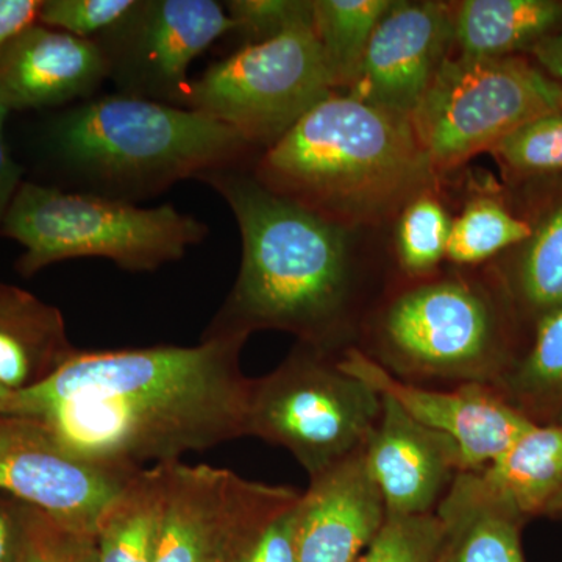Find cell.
Wrapping results in <instances>:
<instances>
[{"mask_svg": "<svg viewBox=\"0 0 562 562\" xmlns=\"http://www.w3.org/2000/svg\"><path fill=\"white\" fill-rule=\"evenodd\" d=\"M247 339L198 346L76 350L46 380L14 392L0 414L38 422L83 460L138 472L246 436Z\"/></svg>", "mask_w": 562, "mask_h": 562, "instance_id": "cell-1", "label": "cell"}, {"mask_svg": "<svg viewBox=\"0 0 562 562\" xmlns=\"http://www.w3.org/2000/svg\"><path fill=\"white\" fill-rule=\"evenodd\" d=\"M201 181L231 206L243 239L241 269L202 338L277 330L330 353L353 347L358 286L350 231L238 168Z\"/></svg>", "mask_w": 562, "mask_h": 562, "instance_id": "cell-2", "label": "cell"}, {"mask_svg": "<svg viewBox=\"0 0 562 562\" xmlns=\"http://www.w3.org/2000/svg\"><path fill=\"white\" fill-rule=\"evenodd\" d=\"M254 176L350 232L397 217L439 179L409 117L338 92L262 151Z\"/></svg>", "mask_w": 562, "mask_h": 562, "instance_id": "cell-3", "label": "cell"}, {"mask_svg": "<svg viewBox=\"0 0 562 562\" xmlns=\"http://www.w3.org/2000/svg\"><path fill=\"white\" fill-rule=\"evenodd\" d=\"M47 147L74 191L131 203L238 168L254 149L199 111L124 94L63 111L47 128Z\"/></svg>", "mask_w": 562, "mask_h": 562, "instance_id": "cell-4", "label": "cell"}, {"mask_svg": "<svg viewBox=\"0 0 562 562\" xmlns=\"http://www.w3.org/2000/svg\"><path fill=\"white\" fill-rule=\"evenodd\" d=\"M516 317L497 283L435 273L369 314L360 349L406 383L494 387L519 357Z\"/></svg>", "mask_w": 562, "mask_h": 562, "instance_id": "cell-5", "label": "cell"}, {"mask_svg": "<svg viewBox=\"0 0 562 562\" xmlns=\"http://www.w3.org/2000/svg\"><path fill=\"white\" fill-rule=\"evenodd\" d=\"M209 233L201 220L169 203L140 209L35 181L21 184L0 225V235L24 247L16 269L25 277L79 258H103L122 271H157L181 260Z\"/></svg>", "mask_w": 562, "mask_h": 562, "instance_id": "cell-6", "label": "cell"}, {"mask_svg": "<svg viewBox=\"0 0 562 562\" xmlns=\"http://www.w3.org/2000/svg\"><path fill=\"white\" fill-rule=\"evenodd\" d=\"M382 412V395L344 371L339 355L297 342L251 379L246 436L288 450L312 479L364 450Z\"/></svg>", "mask_w": 562, "mask_h": 562, "instance_id": "cell-7", "label": "cell"}, {"mask_svg": "<svg viewBox=\"0 0 562 562\" xmlns=\"http://www.w3.org/2000/svg\"><path fill=\"white\" fill-rule=\"evenodd\" d=\"M562 85L522 57L450 55L409 116L436 176L454 171L525 122L560 109Z\"/></svg>", "mask_w": 562, "mask_h": 562, "instance_id": "cell-8", "label": "cell"}, {"mask_svg": "<svg viewBox=\"0 0 562 562\" xmlns=\"http://www.w3.org/2000/svg\"><path fill=\"white\" fill-rule=\"evenodd\" d=\"M313 27L250 44L191 80L184 109L227 125L251 147L273 146L333 94Z\"/></svg>", "mask_w": 562, "mask_h": 562, "instance_id": "cell-9", "label": "cell"}, {"mask_svg": "<svg viewBox=\"0 0 562 562\" xmlns=\"http://www.w3.org/2000/svg\"><path fill=\"white\" fill-rule=\"evenodd\" d=\"M162 469L165 505L151 562H233L301 498L292 487L251 482L231 469L181 461Z\"/></svg>", "mask_w": 562, "mask_h": 562, "instance_id": "cell-10", "label": "cell"}, {"mask_svg": "<svg viewBox=\"0 0 562 562\" xmlns=\"http://www.w3.org/2000/svg\"><path fill=\"white\" fill-rule=\"evenodd\" d=\"M233 27L214 0H136L124 20L94 41L120 94L184 109L192 61Z\"/></svg>", "mask_w": 562, "mask_h": 562, "instance_id": "cell-11", "label": "cell"}, {"mask_svg": "<svg viewBox=\"0 0 562 562\" xmlns=\"http://www.w3.org/2000/svg\"><path fill=\"white\" fill-rule=\"evenodd\" d=\"M135 473L83 460L38 422L0 414V491L70 527L95 532Z\"/></svg>", "mask_w": 562, "mask_h": 562, "instance_id": "cell-12", "label": "cell"}, {"mask_svg": "<svg viewBox=\"0 0 562 562\" xmlns=\"http://www.w3.org/2000/svg\"><path fill=\"white\" fill-rule=\"evenodd\" d=\"M339 366L397 403L414 420L450 436L460 446L468 471H482L532 425L491 386L461 384L439 390L406 383L357 346L339 355Z\"/></svg>", "mask_w": 562, "mask_h": 562, "instance_id": "cell-13", "label": "cell"}, {"mask_svg": "<svg viewBox=\"0 0 562 562\" xmlns=\"http://www.w3.org/2000/svg\"><path fill=\"white\" fill-rule=\"evenodd\" d=\"M453 3L394 0L369 41L347 94L409 117L453 54Z\"/></svg>", "mask_w": 562, "mask_h": 562, "instance_id": "cell-14", "label": "cell"}, {"mask_svg": "<svg viewBox=\"0 0 562 562\" xmlns=\"http://www.w3.org/2000/svg\"><path fill=\"white\" fill-rule=\"evenodd\" d=\"M364 458L386 517L435 514L457 476L468 471L450 436L414 420L390 397H383L382 417L366 443Z\"/></svg>", "mask_w": 562, "mask_h": 562, "instance_id": "cell-15", "label": "cell"}, {"mask_svg": "<svg viewBox=\"0 0 562 562\" xmlns=\"http://www.w3.org/2000/svg\"><path fill=\"white\" fill-rule=\"evenodd\" d=\"M386 522L364 450L310 479L295 505L297 562H357Z\"/></svg>", "mask_w": 562, "mask_h": 562, "instance_id": "cell-16", "label": "cell"}, {"mask_svg": "<svg viewBox=\"0 0 562 562\" xmlns=\"http://www.w3.org/2000/svg\"><path fill=\"white\" fill-rule=\"evenodd\" d=\"M109 76L94 40L36 24L0 49V103L11 113L88 101Z\"/></svg>", "mask_w": 562, "mask_h": 562, "instance_id": "cell-17", "label": "cell"}, {"mask_svg": "<svg viewBox=\"0 0 562 562\" xmlns=\"http://www.w3.org/2000/svg\"><path fill=\"white\" fill-rule=\"evenodd\" d=\"M436 514L443 527L439 562H525L527 519L497 497L480 472L460 473Z\"/></svg>", "mask_w": 562, "mask_h": 562, "instance_id": "cell-18", "label": "cell"}, {"mask_svg": "<svg viewBox=\"0 0 562 562\" xmlns=\"http://www.w3.org/2000/svg\"><path fill=\"white\" fill-rule=\"evenodd\" d=\"M57 306L0 283V386L21 392L46 380L76 351Z\"/></svg>", "mask_w": 562, "mask_h": 562, "instance_id": "cell-19", "label": "cell"}, {"mask_svg": "<svg viewBox=\"0 0 562 562\" xmlns=\"http://www.w3.org/2000/svg\"><path fill=\"white\" fill-rule=\"evenodd\" d=\"M454 49L476 58L517 57L562 27V0L453 3Z\"/></svg>", "mask_w": 562, "mask_h": 562, "instance_id": "cell-20", "label": "cell"}, {"mask_svg": "<svg viewBox=\"0 0 562 562\" xmlns=\"http://www.w3.org/2000/svg\"><path fill=\"white\" fill-rule=\"evenodd\" d=\"M479 472L487 487L525 519L547 514L562 491V422L532 424Z\"/></svg>", "mask_w": 562, "mask_h": 562, "instance_id": "cell-21", "label": "cell"}, {"mask_svg": "<svg viewBox=\"0 0 562 562\" xmlns=\"http://www.w3.org/2000/svg\"><path fill=\"white\" fill-rule=\"evenodd\" d=\"M531 222V221H530ZM495 283L516 316L532 322L562 306V195L531 222V233Z\"/></svg>", "mask_w": 562, "mask_h": 562, "instance_id": "cell-22", "label": "cell"}, {"mask_svg": "<svg viewBox=\"0 0 562 562\" xmlns=\"http://www.w3.org/2000/svg\"><path fill=\"white\" fill-rule=\"evenodd\" d=\"M165 505L162 464L140 469L95 525L98 562H151Z\"/></svg>", "mask_w": 562, "mask_h": 562, "instance_id": "cell-23", "label": "cell"}, {"mask_svg": "<svg viewBox=\"0 0 562 562\" xmlns=\"http://www.w3.org/2000/svg\"><path fill=\"white\" fill-rule=\"evenodd\" d=\"M494 390L532 424L562 422V306L535 322L530 346Z\"/></svg>", "mask_w": 562, "mask_h": 562, "instance_id": "cell-24", "label": "cell"}, {"mask_svg": "<svg viewBox=\"0 0 562 562\" xmlns=\"http://www.w3.org/2000/svg\"><path fill=\"white\" fill-rule=\"evenodd\" d=\"M394 0H313V31L333 88L349 90L372 33Z\"/></svg>", "mask_w": 562, "mask_h": 562, "instance_id": "cell-25", "label": "cell"}, {"mask_svg": "<svg viewBox=\"0 0 562 562\" xmlns=\"http://www.w3.org/2000/svg\"><path fill=\"white\" fill-rule=\"evenodd\" d=\"M530 233L531 222L514 214L502 199L473 195L452 217L447 260L457 266H479L520 246Z\"/></svg>", "mask_w": 562, "mask_h": 562, "instance_id": "cell-26", "label": "cell"}, {"mask_svg": "<svg viewBox=\"0 0 562 562\" xmlns=\"http://www.w3.org/2000/svg\"><path fill=\"white\" fill-rule=\"evenodd\" d=\"M452 216L435 195H417L397 216L395 251L402 272L412 280L435 276L447 260Z\"/></svg>", "mask_w": 562, "mask_h": 562, "instance_id": "cell-27", "label": "cell"}, {"mask_svg": "<svg viewBox=\"0 0 562 562\" xmlns=\"http://www.w3.org/2000/svg\"><path fill=\"white\" fill-rule=\"evenodd\" d=\"M490 154L509 181L562 173V110L525 122L492 147Z\"/></svg>", "mask_w": 562, "mask_h": 562, "instance_id": "cell-28", "label": "cell"}, {"mask_svg": "<svg viewBox=\"0 0 562 562\" xmlns=\"http://www.w3.org/2000/svg\"><path fill=\"white\" fill-rule=\"evenodd\" d=\"M20 520L16 562H98L95 532L70 527L24 503Z\"/></svg>", "mask_w": 562, "mask_h": 562, "instance_id": "cell-29", "label": "cell"}, {"mask_svg": "<svg viewBox=\"0 0 562 562\" xmlns=\"http://www.w3.org/2000/svg\"><path fill=\"white\" fill-rule=\"evenodd\" d=\"M443 527L438 514L386 517L357 562H439Z\"/></svg>", "mask_w": 562, "mask_h": 562, "instance_id": "cell-30", "label": "cell"}, {"mask_svg": "<svg viewBox=\"0 0 562 562\" xmlns=\"http://www.w3.org/2000/svg\"><path fill=\"white\" fill-rule=\"evenodd\" d=\"M233 32L244 46L262 43L294 31L313 27V0H231L224 3Z\"/></svg>", "mask_w": 562, "mask_h": 562, "instance_id": "cell-31", "label": "cell"}, {"mask_svg": "<svg viewBox=\"0 0 562 562\" xmlns=\"http://www.w3.org/2000/svg\"><path fill=\"white\" fill-rule=\"evenodd\" d=\"M136 0H44L40 24L95 40L131 13Z\"/></svg>", "mask_w": 562, "mask_h": 562, "instance_id": "cell-32", "label": "cell"}, {"mask_svg": "<svg viewBox=\"0 0 562 562\" xmlns=\"http://www.w3.org/2000/svg\"><path fill=\"white\" fill-rule=\"evenodd\" d=\"M233 562H297L295 506L279 517L241 557Z\"/></svg>", "mask_w": 562, "mask_h": 562, "instance_id": "cell-33", "label": "cell"}, {"mask_svg": "<svg viewBox=\"0 0 562 562\" xmlns=\"http://www.w3.org/2000/svg\"><path fill=\"white\" fill-rule=\"evenodd\" d=\"M44 0H0V49L40 24Z\"/></svg>", "mask_w": 562, "mask_h": 562, "instance_id": "cell-34", "label": "cell"}, {"mask_svg": "<svg viewBox=\"0 0 562 562\" xmlns=\"http://www.w3.org/2000/svg\"><path fill=\"white\" fill-rule=\"evenodd\" d=\"M10 111L0 103V225L9 211L14 195L20 190L24 169L11 157L5 139V122Z\"/></svg>", "mask_w": 562, "mask_h": 562, "instance_id": "cell-35", "label": "cell"}, {"mask_svg": "<svg viewBox=\"0 0 562 562\" xmlns=\"http://www.w3.org/2000/svg\"><path fill=\"white\" fill-rule=\"evenodd\" d=\"M20 506L18 501H0V562H16L20 549Z\"/></svg>", "mask_w": 562, "mask_h": 562, "instance_id": "cell-36", "label": "cell"}, {"mask_svg": "<svg viewBox=\"0 0 562 562\" xmlns=\"http://www.w3.org/2000/svg\"><path fill=\"white\" fill-rule=\"evenodd\" d=\"M530 55L546 76L562 85V27L536 44Z\"/></svg>", "mask_w": 562, "mask_h": 562, "instance_id": "cell-37", "label": "cell"}, {"mask_svg": "<svg viewBox=\"0 0 562 562\" xmlns=\"http://www.w3.org/2000/svg\"><path fill=\"white\" fill-rule=\"evenodd\" d=\"M547 516H562V491L557 495V498H554L552 505L549 506Z\"/></svg>", "mask_w": 562, "mask_h": 562, "instance_id": "cell-38", "label": "cell"}, {"mask_svg": "<svg viewBox=\"0 0 562 562\" xmlns=\"http://www.w3.org/2000/svg\"><path fill=\"white\" fill-rule=\"evenodd\" d=\"M11 395V392L3 390L2 386H0V408H2L3 403L7 402V398H9Z\"/></svg>", "mask_w": 562, "mask_h": 562, "instance_id": "cell-39", "label": "cell"}, {"mask_svg": "<svg viewBox=\"0 0 562 562\" xmlns=\"http://www.w3.org/2000/svg\"><path fill=\"white\" fill-rule=\"evenodd\" d=\"M560 109L562 110V92H561Z\"/></svg>", "mask_w": 562, "mask_h": 562, "instance_id": "cell-40", "label": "cell"}]
</instances>
